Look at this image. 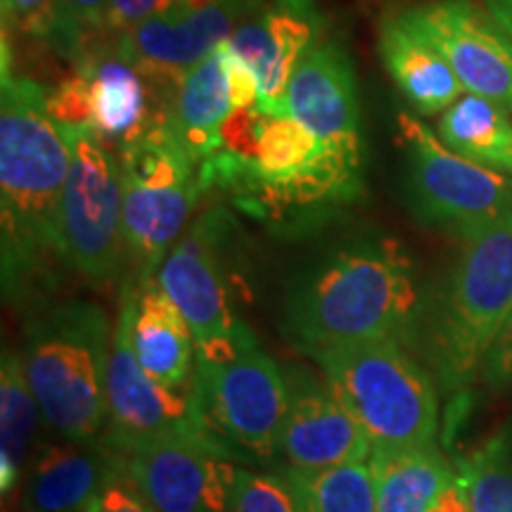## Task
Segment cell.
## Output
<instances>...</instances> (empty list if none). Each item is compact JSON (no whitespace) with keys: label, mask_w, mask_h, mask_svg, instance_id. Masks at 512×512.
Returning a JSON list of instances; mask_svg holds the SVG:
<instances>
[{"label":"cell","mask_w":512,"mask_h":512,"mask_svg":"<svg viewBox=\"0 0 512 512\" xmlns=\"http://www.w3.org/2000/svg\"><path fill=\"white\" fill-rule=\"evenodd\" d=\"M181 3L183 0H110V29L121 34L145 19L178 8Z\"/></svg>","instance_id":"obj_33"},{"label":"cell","mask_w":512,"mask_h":512,"mask_svg":"<svg viewBox=\"0 0 512 512\" xmlns=\"http://www.w3.org/2000/svg\"><path fill=\"white\" fill-rule=\"evenodd\" d=\"M489 15L501 24V29L512 38V0H484Z\"/></svg>","instance_id":"obj_37"},{"label":"cell","mask_w":512,"mask_h":512,"mask_svg":"<svg viewBox=\"0 0 512 512\" xmlns=\"http://www.w3.org/2000/svg\"><path fill=\"white\" fill-rule=\"evenodd\" d=\"M119 467V451L107 439L38 446L22 479L24 512H81Z\"/></svg>","instance_id":"obj_18"},{"label":"cell","mask_w":512,"mask_h":512,"mask_svg":"<svg viewBox=\"0 0 512 512\" xmlns=\"http://www.w3.org/2000/svg\"><path fill=\"white\" fill-rule=\"evenodd\" d=\"M456 484L475 512H512V437H491L460 458Z\"/></svg>","instance_id":"obj_27"},{"label":"cell","mask_w":512,"mask_h":512,"mask_svg":"<svg viewBox=\"0 0 512 512\" xmlns=\"http://www.w3.org/2000/svg\"><path fill=\"white\" fill-rule=\"evenodd\" d=\"M264 0H214L178 8L121 31L117 53L147 81L176 91L185 74L228 41L235 27Z\"/></svg>","instance_id":"obj_14"},{"label":"cell","mask_w":512,"mask_h":512,"mask_svg":"<svg viewBox=\"0 0 512 512\" xmlns=\"http://www.w3.org/2000/svg\"><path fill=\"white\" fill-rule=\"evenodd\" d=\"M131 316L133 292L126 287L107 358V441L114 448H126L166 434L209 437L197 415L192 389L176 392L164 387L140 366L131 339Z\"/></svg>","instance_id":"obj_12"},{"label":"cell","mask_w":512,"mask_h":512,"mask_svg":"<svg viewBox=\"0 0 512 512\" xmlns=\"http://www.w3.org/2000/svg\"><path fill=\"white\" fill-rule=\"evenodd\" d=\"M380 57L387 74L422 117L446 112L465 88L411 10L392 12L380 24Z\"/></svg>","instance_id":"obj_19"},{"label":"cell","mask_w":512,"mask_h":512,"mask_svg":"<svg viewBox=\"0 0 512 512\" xmlns=\"http://www.w3.org/2000/svg\"><path fill=\"white\" fill-rule=\"evenodd\" d=\"M41 408L31 392L24 358L5 349L0 363V494H15L31 460Z\"/></svg>","instance_id":"obj_25"},{"label":"cell","mask_w":512,"mask_h":512,"mask_svg":"<svg viewBox=\"0 0 512 512\" xmlns=\"http://www.w3.org/2000/svg\"><path fill=\"white\" fill-rule=\"evenodd\" d=\"M192 399L204 430L230 458L271 463L280 453L290 384L256 337L223 361L197 358Z\"/></svg>","instance_id":"obj_7"},{"label":"cell","mask_w":512,"mask_h":512,"mask_svg":"<svg viewBox=\"0 0 512 512\" xmlns=\"http://www.w3.org/2000/svg\"><path fill=\"white\" fill-rule=\"evenodd\" d=\"M48 112L62 128H93L91 76L83 69L48 93Z\"/></svg>","instance_id":"obj_30"},{"label":"cell","mask_w":512,"mask_h":512,"mask_svg":"<svg viewBox=\"0 0 512 512\" xmlns=\"http://www.w3.org/2000/svg\"><path fill=\"white\" fill-rule=\"evenodd\" d=\"M482 375L496 387H512V316L486 354Z\"/></svg>","instance_id":"obj_35"},{"label":"cell","mask_w":512,"mask_h":512,"mask_svg":"<svg viewBox=\"0 0 512 512\" xmlns=\"http://www.w3.org/2000/svg\"><path fill=\"white\" fill-rule=\"evenodd\" d=\"M406 190L422 223L467 233L512 214V178L460 157L413 114H399Z\"/></svg>","instance_id":"obj_9"},{"label":"cell","mask_w":512,"mask_h":512,"mask_svg":"<svg viewBox=\"0 0 512 512\" xmlns=\"http://www.w3.org/2000/svg\"><path fill=\"white\" fill-rule=\"evenodd\" d=\"M287 112L316 136L330 162L363 176L361 100L354 64L342 43H313L302 55L287 86Z\"/></svg>","instance_id":"obj_13"},{"label":"cell","mask_w":512,"mask_h":512,"mask_svg":"<svg viewBox=\"0 0 512 512\" xmlns=\"http://www.w3.org/2000/svg\"><path fill=\"white\" fill-rule=\"evenodd\" d=\"M230 112L233 102L216 48L183 76L162 121L185 155L195 164H202L221 150V128Z\"/></svg>","instance_id":"obj_21"},{"label":"cell","mask_w":512,"mask_h":512,"mask_svg":"<svg viewBox=\"0 0 512 512\" xmlns=\"http://www.w3.org/2000/svg\"><path fill=\"white\" fill-rule=\"evenodd\" d=\"M81 512H155V508L140 494L133 479L126 475L124 463H121L119 470L100 486L98 494Z\"/></svg>","instance_id":"obj_31"},{"label":"cell","mask_w":512,"mask_h":512,"mask_svg":"<svg viewBox=\"0 0 512 512\" xmlns=\"http://www.w3.org/2000/svg\"><path fill=\"white\" fill-rule=\"evenodd\" d=\"M420 306L411 254L389 235L361 233L313 256L294 275L285 297V330L306 356L403 342L418 323Z\"/></svg>","instance_id":"obj_1"},{"label":"cell","mask_w":512,"mask_h":512,"mask_svg":"<svg viewBox=\"0 0 512 512\" xmlns=\"http://www.w3.org/2000/svg\"><path fill=\"white\" fill-rule=\"evenodd\" d=\"M79 69L91 76L93 131L102 143L114 140L124 147L150 131L159 119V112L152 105V83L117 50L95 55Z\"/></svg>","instance_id":"obj_22"},{"label":"cell","mask_w":512,"mask_h":512,"mask_svg":"<svg viewBox=\"0 0 512 512\" xmlns=\"http://www.w3.org/2000/svg\"><path fill=\"white\" fill-rule=\"evenodd\" d=\"M437 136L460 157L512 178V114L498 102L460 95L439 117Z\"/></svg>","instance_id":"obj_24"},{"label":"cell","mask_w":512,"mask_h":512,"mask_svg":"<svg viewBox=\"0 0 512 512\" xmlns=\"http://www.w3.org/2000/svg\"><path fill=\"white\" fill-rule=\"evenodd\" d=\"M131 339L140 366L152 380L176 392H190L197 370L195 337L157 280L133 292Z\"/></svg>","instance_id":"obj_20"},{"label":"cell","mask_w":512,"mask_h":512,"mask_svg":"<svg viewBox=\"0 0 512 512\" xmlns=\"http://www.w3.org/2000/svg\"><path fill=\"white\" fill-rule=\"evenodd\" d=\"M112 330L91 302L60 304L31 323L24 370L41 418L62 439L91 444L107 430Z\"/></svg>","instance_id":"obj_3"},{"label":"cell","mask_w":512,"mask_h":512,"mask_svg":"<svg viewBox=\"0 0 512 512\" xmlns=\"http://www.w3.org/2000/svg\"><path fill=\"white\" fill-rule=\"evenodd\" d=\"M5 27L43 38L67 55L81 50V36L72 29L62 10V0H0Z\"/></svg>","instance_id":"obj_28"},{"label":"cell","mask_w":512,"mask_h":512,"mask_svg":"<svg viewBox=\"0 0 512 512\" xmlns=\"http://www.w3.org/2000/svg\"><path fill=\"white\" fill-rule=\"evenodd\" d=\"M72 150L50 117L48 93L22 76L0 93V219L5 297H24L50 278L60 247V207Z\"/></svg>","instance_id":"obj_2"},{"label":"cell","mask_w":512,"mask_h":512,"mask_svg":"<svg viewBox=\"0 0 512 512\" xmlns=\"http://www.w3.org/2000/svg\"><path fill=\"white\" fill-rule=\"evenodd\" d=\"M72 150L60 207L62 259L95 285L117 280L126 259L119 157L93 128H62Z\"/></svg>","instance_id":"obj_8"},{"label":"cell","mask_w":512,"mask_h":512,"mask_svg":"<svg viewBox=\"0 0 512 512\" xmlns=\"http://www.w3.org/2000/svg\"><path fill=\"white\" fill-rule=\"evenodd\" d=\"M460 252L432 316V347L446 380L482 373L512 316V214L460 233Z\"/></svg>","instance_id":"obj_5"},{"label":"cell","mask_w":512,"mask_h":512,"mask_svg":"<svg viewBox=\"0 0 512 512\" xmlns=\"http://www.w3.org/2000/svg\"><path fill=\"white\" fill-rule=\"evenodd\" d=\"M221 228V211H207L169 249L155 278L188 320L202 361L230 358L254 337L230 309L219 259Z\"/></svg>","instance_id":"obj_10"},{"label":"cell","mask_w":512,"mask_h":512,"mask_svg":"<svg viewBox=\"0 0 512 512\" xmlns=\"http://www.w3.org/2000/svg\"><path fill=\"white\" fill-rule=\"evenodd\" d=\"M62 10L79 36L110 29V0H62Z\"/></svg>","instance_id":"obj_34"},{"label":"cell","mask_w":512,"mask_h":512,"mask_svg":"<svg viewBox=\"0 0 512 512\" xmlns=\"http://www.w3.org/2000/svg\"><path fill=\"white\" fill-rule=\"evenodd\" d=\"M287 384L290 406L280 432V456L290 470L318 472L370 458L373 444L332 394L328 382L297 375L287 377Z\"/></svg>","instance_id":"obj_16"},{"label":"cell","mask_w":512,"mask_h":512,"mask_svg":"<svg viewBox=\"0 0 512 512\" xmlns=\"http://www.w3.org/2000/svg\"><path fill=\"white\" fill-rule=\"evenodd\" d=\"M430 512H475L467 503V498L463 496V491L458 489V484L453 482L448 489L444 491V496L434 503V508Z\"/></svg>","instance_id":"obj_36"},{"label":"cell","mask_w":512,"mask_h":512,"mask_svg":"<svg viewBox=\"0 0 512 512\" xmlns=\"http://www.w3.org/2000/svg\"><path fill=\"white\" fill-rule=\"evenodd\" d=\"M117 451L155 512H230L238 465L209 437L166 434Z\"/></svg>","instance_id":"obj_11"},{"label":"cell","mask_w":512,"mask_h":512,"mask_svg":"<svg viewBox=\"0 0 512 512\" xmlns=\"http://www.w3.org/2000/svg\"><path fill=\"white\" fill-rule=\"evenodd\" d=\"M306 512H377L375 479L368 460L328 467L318 472L287 470Z\"/></svg>","instance_id":"obj_26"},{"label":"cell","mask_w":512,"mask_h":512,"mask_svg":"<svg viewBox=\"0 0 512 512\" xmlns=\"http://www.w3.org/2000/svg\"><path fill=\"white\" fill-rule=\"evenodd\" d=\"M124 242L138 283L157 278L159 266L185 233L204 181L200 164L181 150L164 121L121 147Z\"/></svg>","instance_id":"obj_6"},{"label":"cell","mask_w":512,"mask_h":512,"mask_svg":"<svg viewBox=\"0 0 512 512\" xmlns=\"http://www.w3.org/2000/svg\"><path fill=\"white\" fill-rule=\"evenodd\" d=\"M313 34L304 0H285L275 8L261 3L230 34V46L259 79V107L266 114L287 112V86L302 55L316 43Z\"/></svg>","instance_id":"obj_17"},{"label":"cell","mask_w":512,"mask_h":512,"mask_svg":"<svg viewBox=\"0 0 512 512\" xmlns=\"http://www.w3.org/2000/svg\"><path fill=\"white\" fill-rule=\"evenodd\" d=\"M368 465L375 479L377 512H430L456 482V467L434 444L373 448Z\"/></svg>","instance_id":"obj_23"},{"label":"cell","mask_w":512,"mask_h":512,"mask_svg":"<svg viewBox=\"0 0 512 512\" xmlns=\"http://www.w3.org/2000/svg\"><path fill=\"white\" fill-rule=\"evenodd\" d=\"M418 27L432 38L465 93L482 95L512 114V38L472 0H434L411 8Z\"/></svg>","instance_id":"obj_15"},{"label":"cell","mask_w":512,"mask_h":512,"mask_svg":"<svg viewBox=\"0 0 512 512\" xmlns=\"http://www.w3.org/2000/svg\"><path fill=\"white\" fill-rule=\"evenodd\" d=\"M373 448L434 444L439 399L430 373L403 342H368L311 356Z\"/></svg>","instance_id":"obj_4"},{"label":"cell","mask_w":512,"mask_h":512,"mask_svg":"<svg viewBox=\"0 0 512 512\" xmlns=\"http://www.w3.org/2000/svg\"><path fill=\"white\" fill-rule=\"evenodd\" d=\"M223 72H226V83L233 110H245V107L259 105V79H256L254 69L249 67L245 57L235 53L230 41H223L219 46Z\"/></svg>","instance_id":"obj_32"},{"label":"cell","mask_w":512,"mask_h":512,"mask_svg":"<svg viewBox=\"0 0 512 512\" xmlns=\"http://www.w3.org/2000/svg\"><path fill=\"white\" fill-rule=\"evenodd\" d=\"M230 512H306V508L285 475H261L238 467Z\"/></svg>","instance_id":"obj_29"}]
</instances>
